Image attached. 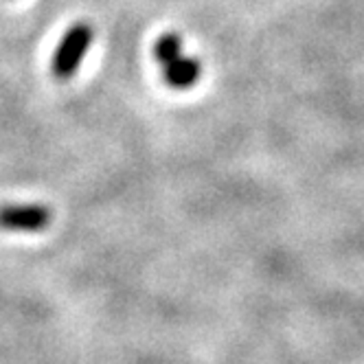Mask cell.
I'll return each mask as SVG.
<instances>
[{
  "mask_svg": "<svg viewBox=\"0 0 364 364\" xmlns=\"http://www.w3.org/2000/svg\"><path fill=\"white\" fill-rule=\"evenodd\" d=\"M92 44V27L86 22L73 24L62 38L55 58H53V75L58 80H70V77L80 68L82 60L86 58L88 48Z\"/></svg>",
  "mask_w": 364,
  "mask_h": 364,
  "instance_id": "cell-1",
  "label": "cell"
},
{
  "mask_svg": "<svg viewBox=\"0 0 364 364\" xmlns=\"http://www.w3.org/2000/svg\"><path fill=\"white\" fill-rule=\"evenodd\" d=\"M53 213L44 204H3L0 206V228L18 232H40L48 228Z\"/></svg>",
  "mask_w": 364,
  "mask_h": 364,
  "instance_id": "cell-2",
  "label": "cell"
},
{
  "mask_svg": "<svg viewBox=\"0 0 364 364\" xmlns=\"http://www.w3.org/2000/svg\"><path fill=\"white\" fill-rule=\"evenodd\" d=\"M163 75H165L167 86H171L176 90H187L198 84L200 75H202V66L196 58L180 55L163 66Z\"/></svg>",
  "mask_w": 364,
  "mask_h": 364,
  "instance_id": "cell-3",
  "label": "cell"
},
{
  "mask_svg": "<svg viewBox=\"0 0 364 364\" xmlns=\"http://www.w3.org/2000/svg\"><path fill=\"white\" fill-rule=\"evenodd\" d=\"M154 55L163 66L169 64L171 60L182 55V42L176 33H165L163 38H159V42L154 44Z\"/></svg>",
  "mask_w": 364,
  "mask_h": 364,
  "instance_id": "cell-4",
  "label": "cell"
}]
</instances>
